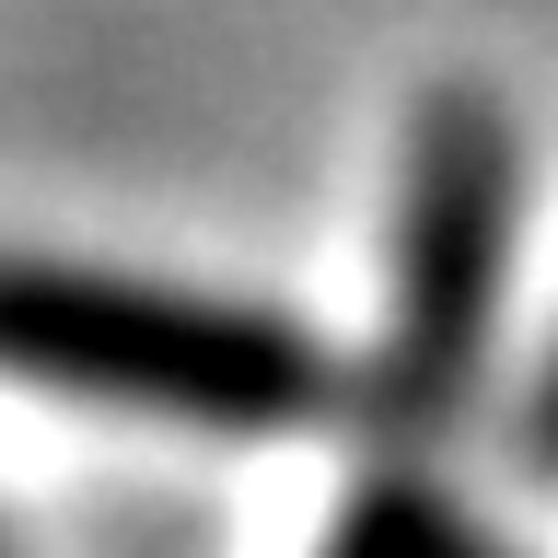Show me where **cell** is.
Listing matches in <instances>:
<instances>
[{
    "label": "cell",
    "instance_id": "cell-3",
    "mask_svg": "<svg viewBox=\"0 0 558 558\" xmlns=\"http://www.w3.org/2000/svg\"><path fill=\"white\" fill-rule=\"evenodd\" d=\"M314 558H488V547H477V523H465V500H453L442 477L396 465V477H373L338 523H326Z\"/></svg>",
    "mask_w": 558,
    "mask_h": 558
},
{
    "label": "cell",
    "instance_id": "cell-4",
    "mask_svg": "<svg viewBox=\"0 0 558 558\" xmlns=\"http://www.w3.org/2000/svg\"><path fill=\"white\" fill-rule=\"evenodd\" d=\"M512 465L535 488H558V338H547V361H535V384H523V408H512Z\"/></svg>",
    "mask_w": 558,
    "mask_h": 558
},
{
    "label": "cell",
    "instance_id": "cell-1",
    "mask_svg": "<svg viewBox=\"0 0 558 558\" xmlns=\"http://www.w3.org/2000/svg\"><path fill=\"white\" fill-rule=\"evenodd\" d=\"M0 373L70 408L209 430V442H279L361 396V373L303 314L163 291L129 268H70V256H0Z\"/></svg>",
    "mask_w": 558,
    "mask_h": 558
},
{
    "label": "cell",
    "instance_id": "cell-2",
    "mask_svg": "<svg viewBox=\"0 0 558 558\" xmlns=\"http://www.w3.org/2000/svg\"><path fill=\"white\" fill-rule=\"evenodd\" d=\"M512 244H523V129L488 82H442L408 129L396 291H384V349L361 373L384 430L430 442L442 418L477 408L488 338H500V303H512Z\"/></svg>",
    "mask_w": 558,
    "mask_h": 558
}]
</instances>
